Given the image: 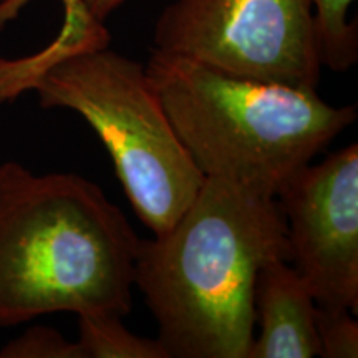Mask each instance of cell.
Returning a JSON list of instances; mask_svg holds the SVG:
<instances>
[{
    "label": "cell",
    "mask_w": 358,
    "mask_h": 358,
    "mask_svg": "<svg viewBox=\"0 0 358 358\" xmlns=\"http://www.w3.org/2000/svg\"><path fill=\"white\" fill-rule=\"evenodd\" d=\"M290 261L275 198L204 178L171 229L141 239L134 285L158 322L169 358H248L254 284L264 264Z\"/></svg>",
    "instance_id": "1"
},
{
    "label": "cell",
    "mask_w": 358,
    "mask_h": 358,
    "mask_svg": "<svg viewBox=\"0 0 358 358\" xmlns=\"http://www.w3.org/2000/svg\"><path fill=\"white\" fill-rule=\"evenodd\" d=\"M140 237L98 185L0 163V327L133 307Z\"/></svg>",
    "instance_id": "2"
},
{
    "label": "cell",
    "mask_w": 358,
    "mask_h": 358,
    "mask_svg": "<svg viewBox=\"0 0 358 358\" xmlns=\"http://www.w3.org/2000/svg\"><path fill=\"white\" fill-rule=\"evenodd\" d=\"M146 71L204 178L277 198L357 118L315 88L259 82L151 48Z\"/></svg>",
    "instance_id": "3"
},
{
    "label": "cell",
    "mask_w": 358,
    "mask_h": 358,
    "mask_svg": "<svg viewBox=\"0 0 358 358\" xmlns=\"http://www.w3.org/2000/svg\"><path fill=\"white\" fill-rule=\"evenodd\" d=\"M34 90L43 108H66L95 129L133 211L155 236L194 201L203 173L169 122L146 66L93 47L52 58H0V103Z\"/></svg>",
    "instance_id": "4"
},
{
    "label": "cell",
    "mask_w": 358,
    "mask_h": 358,
    "mask_svg": "<svg viewBox=\"0 0 358 358\" xmlns=\"http://www.w3.org/2000/svg\"><path fill=\"white\" fill-rule=\"evenodd\" d=\"M155 50L259 82L317 88L320 47L312 0H174Z\"/></svg>",
    "instance_id": "5"
},
{
    "label": "cell",
    "mask_w": 358,
    "mask_h": 358,
    "mask_svg": "<svg viewBox=\"0 0 358 358\" xmlns=\"http://www.w3.org/2000/svg\"><path fill=\"white\" fill-rule=\"evenodd\" d=\"M290 264L317 306L358 312V145L308 164L277 194Z\"/></svg>",
    "instance_id": "6"
},
{
    "label": "cell",
    "mask_w": 358,
    "mask_h": 358,
    "mask_svg": "<svg viewBox=\"0 0 358 358\" xmlns=\"http://www.w3.org/2000/svg\"><path fill=\"white\" fill-rule=\"evenodd\" d=\"M315 307L307 284L290 261L264 264L254 284V337L248 358L319 357Z\"/></svg>",
    "instance_id": "7"
},
{
    "label": "cell",
    "mask_w": 358,
    "mask_h": 358,
    "mask_svg": "<svg viewBox=\"0 0 358 358\" xmlns=\"http://www.w3.org/2000/svg\"><path fill=\"white\" fill-rule=\"evenodd\" d=\"M113 312L78 315V345L83 358H169L158 338L129 332Z\"/></svg>",
    "instance_id": "8"
},
{
    "label": "cell",
    "mask_w": 358,
    "mask_h": 358,
    "mask_svg": "<svg viewBox=\"0 0 358 358\" xmlns=\"http://www.w3.org/2000/svg\"><path fill=\"white\" fill-rule=\"evenodd\" d=\"M32 0H0V32L13 20ZM64 6V25L52 43L43 50L34 53L38 58H52L62 53L110 45V34L105 24L93 20L83 0H60Z\"/></svg>",
    "instance_id": "9"
},
{
    "label": "cell",
    "mask_w": 358,
    "mask_h": 358,
    "mask_svg": "<svg viewBox=\"0 0 358 358\" xmlns=\"http://www.w3.org/2000/svg\"><path fill=\"white\" fill-rule=\"evenodd\" d=\"M355 0H312L322 66L332 71L350 70L358 60L357 22L348 20Z\"/></svg>",
    "instance_id": "10"
},
{
    "label": "cell",
    "mask_w": 358,
    "mask_h": 358,
    "mask_svg": "<svg viewBox=\"0 0 358 358\" xmlns=\"http://www.w3.org/2000/svg\"><path fill=\"white\" fill-rule=\"evenodd\" d=\"M353 315L355 313L343 307H315V330L320 348L319 357H358V322Z\"/></svg>",
    "instance_id": "11"
},
{
    "label": "cell",
    "mask_w": 358,
    "mask_h": 358,
    "mask_svg": "<svg viewBox=\"0 0 358 358\" xmlns=\"http://www.w3.org/2000/svg\"><path fill=\"white\" fill-rule=\"evenodd\" d=\"M0 358H83L78 342L48 327H32L0 350Z\"/></svg>",
    "instance_id": "12"
},
{
    "label": "cell",
    "mask_w": 358,
    "mask_h": 358,
    "mask_svg": "<svg viewBox=\"0 0 358 358\" xmlns=\"http://www.w3.org/2000/svg\"><path fill=\"white\" fill-rule=\"evenodd\" d=\"M85 7L93 20L105 24V20L113 13L116 8L122 7L128 0H83Z\"/></svg>",
    "instance_id": "13"
}]
</instances>
